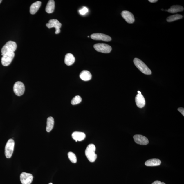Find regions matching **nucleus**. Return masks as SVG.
Instances as JSON below:
<instances>
[{
	"mask_svg": "<svg viewBox=\"0 0 184 184\" xmlns=\"http://www.w3.org/2000/svg\"><path fill=\"white\" fill-rule=\"evenodd\" d=\"M134 62L135 66L142 73L146 75H151L152 74L151 70L139 59L135 58Z\"/></svg>",
	"mask_w": 184,
	"mask_h": 184,
	"instance_id": "nucleus-1",
	"label": "nucleus"
},
{
	"mask_svg": "<svg viewBox=\"0 0 184 184\" xmlns=\"http://www.w3.org/2000/svg\"><path fill=\"white\" fill-rule=\"evenodd\" d=\"M95 146L93 144H89L86 149L85 155L90 162H94L97 159V156L95 154Z\"/></svg>",
	"mask_w": 184,
	"mask_h": 184,
	"instance_id": "nucleus-2",
	"label": "nucleus"
},
{
	"mask_svg": "<svg viewBox=\"0 0 184 184\" xmlns=\"http://www.w3.org/2000/svg\"><path fill=\"white\" fill-rule=\"evenodd\" d=\"M17 48V44L15 42L9 41L7 42L1 49V55L9 53H12L15 51Z\"/></svg>",
	"mask_w": 184,
	"mask_h": 184,
	"instance_id": "nucleus-3",
	"label": "nucleus"
},
{
	"mask_svg": "<svg viewBox=\"0 0 184 184\" xmlns=\"http://www.w3.org/2000/svg\"><path fill=\"white\" fill-rule=\"evenodd\" d=\"M15 142L12 139H10L7 142L5 147V155L7 158H10L12 156Z\"/></svg>",
	"mask_w": 184,
	"mask_h": 184,
	"instance_id": "nucleus-4",
	"label": "nucleus"
},
{
	"mask_svg": "<svg viewBox=\"0 0 184 184\" xmlns=\"http://www.w3.org/2000/svg\"><path fill=\"white\" fill-rule=\"evenodd\" d=\"M94 48L97 52L109 53L112 50V48L109 45L105 44H97L94 45Z\"/></svg>",
	"mask_w": 184,
	"mask_h": 184,
	"instance_id": "nucleus-5",
	"label": "nucleus"
},
{
	"mask_svg": "<svg viewBox=\"0 0 184 184\" xmlns=\"http://www.w3.org/2000/svg\"><path fill=\"white\" fill-rule=\"evenodd\" d=\"M25 90V86L22 82H17L13 86V91L15 94L18 96H21L24 94Z\"/></svg>",
	"mask_w": 184,
	"mask_h": 184,
	"instance_id": "nucleus-6",
	"label": "nucleus"
},
{
	"mask_svg": "<svg viewBox=\"0 0 184 184\" xmlns=\"http://www.w3.org/2000/svg\"><path fill=\"white\" fill-rule=\"evenodd\" d=\"M15 56L14 52L7 53L4 55L1 59V62L2 65L4 66L9 65L12 62Z\"/></svg>",
	"mask_w": 184,
	"mask_h": 184,
	"instance_id": "nucleus-7",
	"label": "nucleus"
},
{
	"mask_svg": "<svg viewBox=\"0 0 184 184\" xmlns=\"http://www.w3.org/2000/svg\"><path fill=\"white\" fill-rule=\"evenodd\" d=\"M46 26L49 29L55 27L56 29L55 33L58 34L60 32V28L62 26V24L57 19H52L49 21L48 23H47Z\"/></svg>",
	"mask_w": 184,
	"mask_h": 184,
	"instance_id": "nucleus-8",
	"label": "nucleus"
},
{
	"mask_svg": "<svg viewBox=\"0 0 184 184\" xmlns=\"http://www.w3.org/2000/svg\"><path fill=\"white\" fill-rule=\"evenodd\" d=\"M91 37V38L94 40H102L105 42H109L111 40L110 36L101 33H95L92 34Z\"/></svg>",
	"mask_w": 184,
	"mask_h": 184,
	"instance_id": "nucleus-9",
	"label": "nucleus"
},
{
	"mask_svg": "<svg viewBox=\"0 0 184 184\" xmlns=\"http://www.w3.org/2000/svg\"><path fill=\"white\" fill-rule=\"evenodd\" d=\"M20 181L22 184H30L33 180L32 174L23 172L21 174Z\"/></svg>",
	"mask_w": 184,
	"mask_h": 184,
	"instance_id": "nucleus-10",
	"label": "nucleus"
},
{
	"mask_svg": "<svg viewBox=\"0 0 184 184\" xmlns=\"http://www.w3.org/2000/svg\"><path fill=\"white\" fill-rule=\"evenodd\" d=\"M121 16L129 24H132L135 21L134 15L132 13L128 11H124L121 13Z\"/></svg>",
	"mask_w": 184,
	"mask_h": 184,
	"instance_id": "nucleus-11",
	"label": "nucleus"
},
{
	"mask_svg": "<svg viewBox=\"0 0 184 184\" xmlns=\"http://www.w3.org/2000/svg\"><path fill=\"white\" fill-rule=\"evenodd\" d=\"M134 138L136 143L144 145L149 143L148 138L141 135H136L134 136Z\"/></svg>",
	"mask_w": 184,
	"mask_h": 184,
	"instance_id": "nucleus-12",
	"label": "nucleus"
},
{
	"mask_svg": "<svg viewBox=\"0 0 184 184\" xmlns=\"http://www.w3.org/2000/svg\"><path fill=\"white\" fill-rule=\"evenodd\" d=\"M136 104L140 108H142L145 105L146 102L145 98L142 94H138L135 98Z\"/></svg>",
	"mask_w": 184,
	"mask_h": 184,
	"instance_id": "nucleus-13",
	"label": "nucleus"
},
{
	"mask_svg": "<svg viewBox=\"0 0 184 184\" xmlns=\"http://www.w3.org/2000/svg\"><path fill=\"white\" fill-rule=\"evenodd\" d=\"M72 138L75 140L76 142L77 141H81L84 140L86 138V135L83 132H75L72 134Z\"/></svg>",
	"mask_w": 184,
	"mask_h": 184,
	"instance_id": "nucleus-14",
	"label": "nucleus"
},
{
	"mask_svg": "<svg viewBox=\"0 0 184 184\" xmlns=\"http://www.w3.org/2000/svg\"><path fill=\"white\" fill-rule=\"evenodd\" d=\"M80 77L83 81H87L91 79L92 75L89 71L84 70L80 73Z\"/></svg>",
	"mask_w": 184,
	"mask_h": 184,
	"instance_id": "nucleus-15",
	"label": "nucleus"
},
{
	"mask_svg": "<svg viewBox=\"0 0 184 184\" xmlns=\"http://www.w3.org/2000/svg\"><path fill=\"white\" fill-rule=\"evenodd\" d=\"M75 61V58L73 54L71 53H68L65 56L64 59V63L66 65L70 66L72 65Z\"/></svg>",
	"mask_w": 184,
	"mask_h": 184,
	"instance_id": "nucleus-16",
	"label": "nucleus"
},
{
	"mask_svg": "<svg viewBox=\"0 0 184 184\" xmlns=\"http://www.w3.org/2000/svg\"><path fill=\"white\" fill-rule=\"evenodd\" d=\"M161 163V162L158 159L153 158L147 160L145 163V165L148 166H159Z\"/></svg>",
	"mask_w": 184,
	"mask_h": 184,
	"instance_id": "nucleus-17",
	"label": "nucleus"
},
{
	"mask_svg": "<svg viewBox=\"0 0 184 184\" xmlns=\"http://www.w3.org/2000/svg\"><path fill=\"white\" fill-rule=\"evenodd\" d=\"M41 4L42 3L39 1H36L33 3L30 8V12L31 14H35L40 8Z\"/></svg>",
	"mask_w": 184,
	"mask_h": 184,
	"instance_id": "nucleus-18",
	"label": "nucleus"
},
{
	"mask_svg": "<svg viewBox=\"0 0 184 184\" xmlns=\"http://www.w3.org/2000/svg\"><path fill=\"white\" fill-rule=\"evenodd\" d=\"M184 10V8L182 6L180 5H174L172 6L170 8L168 9L167 11L168 12L174 13L179 12H182Z\"/></svg>",
	"mask_w": 184,
	"mask_h": 184,
	"instance_id": "nucleus-19",
	"label": "nucleus"
},
{
	"mask_svg": "<svg viewBox=\"0 0 184 184\" xmlns=\"http://www.w3.org/2000/svg\"><path fill=\"white\" fill-rule=\"evenodd\" d=\"M55 1L53 0L49 1L46 8L47 13H51L53 12L55 9Z\"/></svg>",
	"mask_w": 184,
	"mask_h": 184,
	"instance_id": "nucleus-20",
	"label": "nucleus"
},
{
	"mask_svg": "<svg viewBox=\"0 0 184 184\" xmlns=\"http://www.w3.org/2000/svg\"><path fill=\"white\" fill-rule=\"evenodd\" d=\"M54 124V119L52 117H48L47 121L46 131L49 132L53 128Z\"/></svg>",
	"mask_w": 184,
	"mask_h": 184,
	"instance_id": "nucleus-21",
	"label": "nucleus"
},
{
	"mask_svg": "<svg viewBox=\"0 0 184 184\" xmlns=\"http://www.w3.org/2000/svg\"><path fill=\"white\" fill-rule=\"evenodd\" d=\"M183 15H181L176 14L171 15V16L167 17L166 19V21L168 22H171L181 19L183 18Z\"/></svg>",
	"mask_w": 184,
	"mask_h": 184,
	"instance_id": "nucleus-22",
	"label": "nucleus"
},
{
	"mask_svg": "<svg viewBox=\"0 0 184 184\" xmlns=\"http://www.w3.org/2000/svg\"><path fill=\"white\" fill-rule=\"evenodd\" d=\"M68 158L72 163H75L77 162V158L75 154L74 153L70 152L68 153Z\"/></svg>",
	"mask_w": 184,
	"mask_h": 184,
	"instance_id": "nucleus-23",
	"label": "nucleus"
},
{
	"mask_svg": "<svg viewBox=\"0 0 184 184\" xmlns=\"http://www.w3.org/2000/svg\"><path fill=\"white\" fill-rule=\"evenodd\" d=\"M82 99L79 95H77L73 98L71 101L72 105H75L78 104L81 102Z\"/></svg>",
	"mask_w": 184,
	"mask_h": 184,
	"instance_id": "nucleus-24",
	"label": "nucleus"
},
{
	"mask_svg": "<svg viewBox=\"0 0 184 184\" xmlns=\"http://www.w3.org/2000/svg\"><path fill=\"white\" fill-rule=\"evenodd\" d=\"M88 11L89 10L87 7H84L83 9L80 10L79 11L80 14L83 15L87 13Z\"/></svg>",
	"mask_w": 184,
	"mask_h": 184,
	"instance_id": "nucleus-25",
	"label": "nucleus"
},
{
	"mask_svg": "<svg viewBox=\"0 0 184 184\" xmlns=\"http://www.w3.org/2000/svg\"><path fill=\"white\" fill-rule=\"evenodd\" d=\"M178 110L179 111L180 113H182V114L184 116V109L183 107H180L178 109Z\"/></svg>",
	"mask_w": 184,
	"mask_h": 184,
	"instance_id": "nucleus-26",
	"label": "nucleus"
},
{
	"mask_svg": "<svg viewBox=\"0 0 184 184\" xmlns=\"http://www.w3.org/2000/svg\"><path fill=\"white\" fill-rule=\"evenodd\" d=\"M152 184H166L165 183H164V182H161V181H154L153 183Z\"/></svg>",
	"mask_w": 184,
	"mask_h": 184,
	"instance_id": "nucleus-27",
	"label": "nucleus"
},
{
	"mask_svg": "<svg viewBox=\"0 0 184 184\" xmlns=\"http://www.w3.org/2000/svg\"><path fill=\"white\" fill-rule=\"evenodd\" d=\"M148 1H149L150 3H155L157 2L158 1V0H149Z\"/></svg>",
	"mask_w": 184,
	"mask_h": 184,
	"instance_id": "nucleus-28",
	"label": "nucleus"
},
{
	"mask_svg": "<svg viewBox=\"0 0 184 184\" xmlns=\"http://www.w3.org/2000/svg\"><path fill=\"white\" fill-rule=\"evenodd\" d=\"M138 94H141V92L140 91H138Z\"/></svg>",
	"mask_w": 184,
	"mask_h": 184,
	"instance_id": "nucleus-29",
	"label": "nucleus"
},
{
	"mask_svg": "<svg viewBox=\"0 0 184 184\" xmlns=\"http://www.w3.org/2000/svg\"><path fill=\"white\" fill-rule=\"evenodd\" d=\"M2 1H1V0H0V3H1Z\"/></svg>",
	"mask_w": 184,
	"mask_h": 184,
	"instance_id": "nucleus-30",
	"label": "nucleus"
},
{
	"mask_svg": "<svg viewBox=\"0 0 184 184\" xmlns=\"http://www.w3.org/2000/svg\"><path fill=\"white\" fill-rule=\"evenodd\" d=\"M48 184H53L52 183H49Z\"/></svg>",
	"mask_w": 184,
	"mask_h": 184,
	"instance_id": "nucleus-31",
	"label": "nucleus"
},
{
	"mask_svg": "<svg viewBox=\"0 0 184 184\" xmlns=\"http://www.w3.org/2000/svg\"><path fill=\"white\" fill-rule=\"evenodd\" d=\"M88 38H89V36H88Z\"/></svg>",
	"mask_w": 184,
	"mask_h": 184,
	"instance_id": "nucleus-32",
	"label": "nucleus"
}]
</instances>
